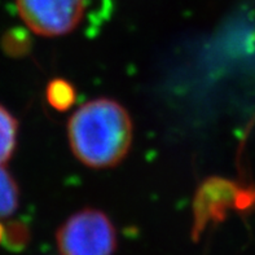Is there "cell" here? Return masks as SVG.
<instances>
[{"label": "cell", "instance_id": "6", "mask_svg": "<svg viewBox=\"0 0 255 255\" xmlns=\"http://www.w3.org/2000/svg\"><path fill=\"white\" fill-rule=\"evenodd\" d=\"M17 131V120L3 105H0V166H3L14 152Z\"/></svg>", "mask_w": 255, "mask_h": 255}, {"label": "cell", "instance_id": "3", "mask_svg": "<svg viewBox=\"0 0 255 255\" xmlns=\"http://www.w3.org/2000/svg\"><path fill=\"white\" fill-rule=\"evenodd\" d=\"M26 26L42 36L66 35L83 17L86 0H16Z\"/></svg>", "mask_w": 255, "mask_h": 255}, {"label": "cell", "instance_id": "2", "mask_svg": "<svg viewBox=\"0 0 255 255\" xmlns=\"http://www.w3.org/2000/svg\"><path fill=\"white\" fill-rule=\"evenodd\" d=\"M61 255H113L117 235L107 214L84 209L69 218L56 233Z\"/></svg>", "mask_w": 255, "mask_h": 255}, {"label": "cell", "instance_id": "4", "mask_svg": "<svg viewBox=\"0 0 255 255\" xmlns=\"http://www.w3.org/2000/svg\"><path fill=\"white\" fill-rule=\"evenodd\" d=\"M244 194L237 188L223 179L213 178L205 181L198 189L194 202V231L198 236L209 222H219L230 207L235 206V198H243Z\"/></svg>", "mask_w": 255, "mask_h": 255}, {"label": "cell", "instance_id": "5", "mask_svg": "<svg viewBox=\"0 0 255 255\" xmlns=\"http://www.w3.org/2000/svg\"><path fill=\"white\" fill-rule=\"evenodd\" d=\"M45 97L52 108L57 112H68L75 103L77 91L66 79L56 78L47 84Z\"/></svg>", "mask_w": 255, "mask_h": 255}, {"label": "cell", "instance_id": "1", "mask_svg": "<svg viewBox=\"0 0 255 255\" xmlns=\"http://www.w3.org/2000/svg\"><path fill=\"white\" fill-rule=\"evenodd\" d=\"M70 148L82 163L94 168L118 165L132 142V121L127 110L110 99L82 105L68 125Z\"/></svg>", "mask_w": 255, "mask_h": 255}, {"label": "cell", "instance_id": "7", "mask_svg": "<svg viewBox=\"0 0 255 255\" xmlns=\"http://www.w3.org/2000/svg\"><path fill=\"white\" fill-rule=\"evenodd\" d=\"M18 187L12 175L0 166V219L9 217L18 206Z\"/></svg>", "mask_w": 255, "mask_h": 255}]
</instances>
